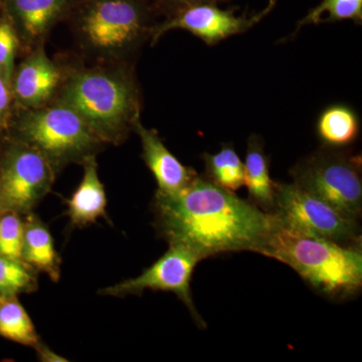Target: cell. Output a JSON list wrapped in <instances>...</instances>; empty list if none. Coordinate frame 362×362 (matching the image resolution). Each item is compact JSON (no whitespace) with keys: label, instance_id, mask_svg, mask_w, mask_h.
<instances>
[{"label":"cell","instance_id":"cb8c5ba5","mask_svg":"<svg viewBox=\"0 0 362 362\" xmlns=\"http://www.w3.org/2000/svg\"><path fill=\"white\" fill-rule=\"evenodd\" d=\"M11 97H13L11 84L0 71V131L4 129L8 121Z\"/></svg>","mask_w":362,"mask_h":362},{"label":"cell","instance_id":"2e32d148","mask_svg":"<svg viewBox=\"0 0 362 362\" xmlns=\"http://www.w3.org/2000/svg\"><path fill=\"white\" fill-rule=\"evenodd\" d=\"M245 166V185L255 206L272 211L275 202L276 182L270 175V162L263 140L252 134L247 142Z\"/></svg>","mask_w":362,"mask_h":362},{"label":"cell","instance_id":"4fadbf2b","mask_svg":"<svg viewBox=\"0 0 362 362\" xmlns=\"http://www.w3.org/2000/svg\"><path fill=\"white\" fill-rule=\"evenodd\" d=\"M84 175L80 185L66 202V216L71 225L84 228L107 218V195L99 173L96 156L87 157L82 162Z\"/></svg>","mask_w":362,"mask_h":362},{"label":"cell","instance_id":"5bb4252c","mask_svg":"<svg viewBox=\"0 0 362 362\" xmlns=\"http://www.w3.org/2000/svg\"><path fill=\"white\" fill-rule=\"evenodd\" d=\"M73 0H7L16 32L28 42L42 39Z\"/></svg>","mask_w":362,"mask_h":362},{"label":"cell","instance_id":"9c48e42d","mask_svg":"<svg viewBox=\"0 0 362 362\" xmlns=\"http://www.w3.org/2000/svg\"><path fill=\"white\" fill-rule=\"evenodd\" d=\"M202 261L195 252L180 245H169L165 254L139 276L100 290V295L125 297L141 295L146 290L175 293L185 304L197 325L206 326L195 308L190 282L195 267Z\"/></svg>","mask_w":362,"mask_h":362},{"label":"cell","instance_id":"9a60e30c","mask_svg":"<svg viewBox=\"0 0 362 362\" xmlns=\"http://www.w3.org/2000/svg\"><path fill=\"white\" fill-rule=\"evenodd\" d=\"M21 258L54 282L61 278L62 259L54 247L49 228L37 214L23 216V239Z\"/></svg>","mask_w":362,"mask_h":362},{"label":"cell","instance_id":"603a6c76","mask_svg":"<svg viewBox=\"0 0 362 362\" xmlns=\"http://www.w3.org/2000/svg\"><path fill=\"white\" fill-rule=\"evenodd\" d=\"M18 45V33L13 23L11 20H0V71L11 84Z\"/></svg>","mask_w":362,"mask_h":362},{"label":"cell","instance_id":"5b68a950","mask_svg":"<svg viewBox=\"0 0 362 362\" xmlns=\"http://www.w3.org/2000/svg\"><path fill=\"white\" fill-rule=\"evenodd\" d=\"M291 175L298 187L358 220L362 209L361 156L325 146L297 163Z\"/></svg>","mask_w":362,"mask_h":362},{"label":"cell","instance_id":"6da1fadb","mask_svg":"<svg viewBox=\"0 0 362 362\" xmlns=\"http://www.w3.org/2000/svg\"><path fill=\"white\" fill-rule=\"evenodd\" d=\"M153 207L161 237L202 259L223 252H259L277 223L273 214L199 175L175 194L156 192Z\"/></svg>","mask_w":362,"mask_h":362},{"label":"cell","instance_id":"4316f807","mask_svg":"<svg viewBox=\"0 0 362 362\" xmlns=\"http://www.w3.org/2000/svg\"><path fill=\"white\" fill-rule=\"evenodd\" d=\"M0 300H1V298H0Z\"/></svg>","mask_w":362,"mask_h":362},{"label":"cell","instance_id":"52a82bcc","mask_svg":"<svg viewBox=\"0 0 362 362\" xmlns=\"http://www.w3.org/2000/svg\"><path fill=\"white\" fill-rule=\"evenodd\" d=\"M56 173L37 150L9 140L0 150V213H33L51 192Z\"/></svg>","mask_w":362,"mask_h":362},{"label":"cell","instance_id":"7402d4cb","mask_svg":"<svg viewBox=\"0 0 362 362\" xmlns=\"http://www.w3.org/2000/svg\"><path fill=\"white\" fill-rule=\"evenodd\" d=\"M23 239V216L11 211L0 213V255L21 258Z\"/></svg>","mask_w":362,"mask_h":362},{"label":"cell","instance_id":"8fae6325","mask_svg":"<svg viewBox=\"0 0 362 362\" xmlns=\"http://www.w3.org/2000/svg\"><path fill=\"white\" fill-rule=\"evenodd\" d=\"M61 78L58 66L40 47L14 71L11 92L23 108H40L49 101L58 89Z\"/></svg>","mask_w":362,"mask_h":362},{"label":"cell","instance_id":"30bf717a","mask_svg":"<svg viewBox=\"0 0 362 362\" xmlns=\"http://www.w3.org/2000/svg\"><path fill=\"white\" fill-rule=\"evenodd\" d=\"M276 4L277 0H269L265 8L252 16H237L235 11L220 8L218 4L185 7L152 28L151 42L156 44L162 35L170 30H183L199 37L204 44L216 45L251 30L273 11Z\"/></svg>","mask_w":362,"mask_h":362},{"label":"cell","instance_id":"3957f363","mask_svg":"<svg viewBox=\"0 0 362 362\" xmlns=\"http://www.w3.org/2000/svg\"><path fill=\"white\" fill-rule=\"evenodd\" d=\"M61 102L77 112L103 143L122 142L140 119L139 92L121 71L94 69L74 74Z\"/></svg>","mask_w":362,"mask_h":362},{"label":"cell","instance_id":"277c9868","mask_svg":"<svg viewBox=\"0 0 362 362\" xmlns=\"http://www.w3.org/2000/svg\"><path fill=\"white\" fill-rule=\"evenodd\" d=\"M11 139L37 150L57 173L68 164L82 163L95 156L103 143L77 112L62 102L56 106L26 109L14 122Z\"/></svg>","mask_w":362,"mask_h":362},{"label":"cell","instance_id":"7c38bea8","mask_svg":"<svg viewBox=\"0 0 362 362\" xmlns=\"http://www.w3.org/2000/svg\"><path fill=\"white\" fill-rule=\"evenodd\" d=\"M134 130L142 145V157L157 182L159 194H170L180 192L197 176L194 169L187 168L162 142L156 131L148 129L136 121Z\"/></svg>","mask_w":362,"mask_h":362},{"label":"cell","instance_id":"ba28073f","mask_svg":"<svg viewBox=\"0 0 362 362\" xmlns=\"http://www.w3.org/2000/svg\"><path fill=\"white\" fill-rule=\"evenodd\" d=\"M80 26L88 44L106 54L129 49L152 32L146 9L137 0H96L86 9Z\"/></svg>","mask_w":362,"mask_h":362},{"label":"cell","instance_id":"7a4b0ae2","mask_svg":"<svg viewBox=\"0 0 362 362\" xmlns=\"http://www.w3.org/2000/svg\"><path fill=\"white\" fill-rule=\"evenodd\" d=\"M258 254L291 267L326 297L344 299L361 289L362 254L357 246L295 232L277 221Z\"/></svg>","mask_w":362,"mask_h":362},{"label":"cell","instance_id":"ac0fdd59","mask_svg":"<svg viewBox=\"0 0 362 362\" xmlns=\"http://www.w3.org/2000/svg\"><path fill=\"white\" fill-rule=\"evenodd\" d=\"M0 337L33 349L40 342L35 324L18 298L0 300Z\"/></svg>","mask_w":362,"mask_h":362},{"label":"cell","instance_id":"ffe728a7","mask_svg":"<svg viewBox=\"0 0 362 362\" xmlns=\"http://www.w3.org/2000/svg\"><path fill=\"white\" fill-rule=\"evenodd\" d=\"M39 288V272L23 259L0 255V298H18Z\"/></svg>","mask_w":362,"mask_h":362},{"label":"cell","instance_id":"8992f818","mask_svg":"<svg viewBox=\"0 0 362 362\" xmlns=\"http://www.w3.org/2000/svg\"><path fill=\"white\" fill-rule=\"evenodd\" d=\"M281 225L295 232L358 246L357 221L340 213L315 195L293 183H276L272 213Z\"/></svg>","mask_w":362,"mask_h":362},{"label":"cell","instance_id":"e0dca14e","mask_svg":"<svg viewBox=\"0 0 362 362\" xmlns=\"http://www.w3.org/2000/svg\"><path fill=\"white\" fill-rule=\"evenodd\" d=\"M316 130L325 146L342 148L356 141L361 122L356 112L349 106L332 105L319 116Z\"/></svg>","mask_w":362,"mask_h":362},{"label":"cell","instance_id":"44dd1931","mask_svg":"<svg viewBox=\"0 0 362 362\" xmlns=\"http://www.w3.org/2000/svg\"><path fill=\"white\" fill-rule=\"evenodd\" d=\"M352 21L362 23V0H322L297 23L295 35L304 26Z\"/></svg>","mask_w":362,"mask_h":362},{"label":"cell","instance_id":"484cf974","mask_svg":"<svg viewBox=\"0 0 362 362\" xmlns=\"http://www.w3.org/2000/svg\"><path fill=\"white\" fill-rule=\"evenodd\" d=\"M35 349L37 350V357H39L40 361L44 362H66L68 361V359L65 358V357L59 356L56 352L52 351V350L49 349L47 345H45L44 343L40 342L37 346L35 347Z\"/></svg>","mask_w":362,"mask_h":362},{"label":"cell","instance_id":"d4e9b609","mask_svg":"<svg viewBox=\"0 0 362 362\" xmlns=\"http://www.w3.org/2000/svg\"><path fill=\"white\" fill-rule=\"evenodd\" d=\"M226 0H157V6L162 11H168L169 16L185 7L197 4H218Z\"/></svg>","mask_w":362,"mask_h":362},{"label":"cell","instance_id":"d6986e66","mask_svg":"<svg viewBox=\"0 0 362 362\" xmlns=\"http://www.w3.org/2000/svg\"><path fill=\"white\" fill-rule=\"evenodd\" d=\"M202 158L209 180L233 192L244 187V163L233 146L226 145L216 153L204 154Z\"/></svg>","mask_w":362,"mask_h":362}]
</instances>
